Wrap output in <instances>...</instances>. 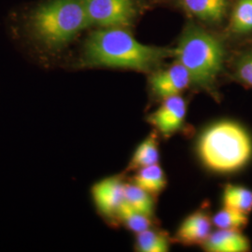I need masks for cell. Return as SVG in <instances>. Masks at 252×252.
<instances>
[{
  "mask_svg": "<svg viewBox=\"0 0 252 252\" xmlns=\"http://www.w3.org/2000/svg\"><path fill=\"white\" fill-rule=\"evenodd\" d=\"M118 221L124 223L128 230L135 234L152 229L153 225L152 217L135 210L126 201L120 209Z\"/></svg>",
  "mask_w": 252,
  "mask_h": 252,
  "instance_id": "cell-19",
  "label": "cell"
},
{
  "mask_svg": "<svg viewBox=\"0 0 252 252\" xmlns=\"http://www.w3.org/2000/svg\"><path fill=\"white\" fill-rule=\"evenodd\" d=\"M249 215L238 210L224 207L212 218L213 225L218 229H230L242 231L249 224Z\"/></svg>",
  "mask_w": 252,
  "mask_h": 252,
  "instance_id": "cell-20",
  "label": "cell"
},
{
  "mask_svg": "<svg viewBox=\"0 0 252 252\" xmlns=\"http://www.w3.org/2000/svg\"><path fill=\"white\" fill-rule=\"evenodd\" d=\"M187 114V103L180 94L162 99L159 108L153 112L148 122L163 136H171L184 125Z\"/></svg>",
  "mask_w": 252,
  "mask_h": 252,
  "instance_id": "cell-7",
  "label": "cell"
},
{
  "mask_svg": "<svg viewBox=\"0 0 252 252\" xmlns=\"http://www.w3.org/2000/svg\"><path fill=\"white\" fill-rule=\"evenodd\" d=\"M230 75L234 81L252 89V42L236 50L229 61Z\"/></svg>",
  "mask_w": 252,
  "mask_h": 252,
  "instance_id": "cell-12",
  "label": "cell"
},
{
  "mask_svg": "<svg viewBox=\"0 0 252 252\" xmlns=\"http://www.w3.org/2000/svg\"><path fill=\"white\" fill-rule=\"evenodd\" d=\"M175 57L189 71L191 84L214 93L226 60L225 46L220 38L189 24L175 48Z\"/></svg>",
  "mask_w": 252,
  "mask_h": 252,
  "instance_id": "cell-2",
  "label": "cell"
},
{
  "mask_svg": "<svg viewBox=\"0 0 252 252\" xmlns=\"http://www.w3.org/2000/svg\"><path fill=\"white\" fill-rule=\"evenodd\" d=\"M125 182L120 176L96 182L92 188V197L100 215L117 222L119 212L125 203Z\"/></svg>",
  "mask_w": 252,
  "mask_h": 252,
  "instance_id": "cell-6",
  "label": "cell"
},
{
  "mask_svg": "<svg viewBox=\"0 0 252 252\" xmlns=\"http://www.w3.org/2000/svg\"><path fill=\"white\" fill-rule=\"evenodd\" d=\"M212 225V219L207 212L197 210L181 222L175 235L176 241L184 246L203 245L211 234Z\"/></svg>",
  "mask_w": 252,
  "mask_h": 252,
  "instance_id": "cell-9",
  "label": "cell"
},
{
  "mask_svg": "<svg viewBox=\"0 0 252 252\" xmlns=\"http://www.w3.org/2000/svg\"><path fill=\"white\" fill-rule=\"evenodd\" d=\"M125 201L135 210L148 216H153L154 211L153 196L135 183L125 184Z\"/></svg>",
  "mask_w": 252,
  "mask_h": 252,
  "instance_id": "cell-18",
  "label": "cell"
},
{
  "mask_svg": "<svg viewBox=\"0 0 252 252\" xmlns=\"http://www.w3.org/2000/svg\"><path fill=\"white\" fill-rule=\"evenodd\" d=\"M158 144V135L153 132L136 148L128 165V169L137 170L142 167L159 163L160 153Z\"/></svg>",
  "mask_w": 252,
  "mask_h": 252,
  "instance_id": "cell-15",
  "label": "cell"
},
{
  "mask_svg": "<svg viewBox=\"0 0 252 252\" xmlns=\"http://www.w3.org/2000/svg\"><path fill=\"white\" fill-rule=\"evenodd\" d=\"M223 207L250 215L252 211V189L241 185L227 184L222 193Z\"/></svg>",
  "mask_w": 252,
  "mask_h": 252,
  "instance_id": "cell-16",
  "label": "cell"
},
{
  "mask_svg": "<svg viewBox=\"0 0 252 252\" xmlns=\"http://www.w3.org/2000/svg\"><path fill=\"white\" fill-rule=\"evenodd\" d=\"M167 235L152 229L136 234L135 249L141 252H166L169 251Z\"/></svg>",
  "mask_w": 252,
  "mask_h": 252,
  "instance_id": "cell-17",
  "label": "cell"
},
{
  "mask_svg": "<svg viewBox=\"0 0 252 252\" xmlns=\"http://www.w3.org/2000/svg\"><path fill=\"white\" fill-rule=\"evenodd\" d=\"M183 8L194 17L211 25L223 22L229 11V0H181Z\"/></svg>",
  "mask_w": 252,
  "mask_h": 252,
  "instance_id": "cell-11",
  "label": "cell"
},
{
  "mask_svg": "<svg viewBox=\"0 0 252 252\" xmlns=\"http://www.w3.org/2000/svg\"><path fill=\"white\" fill-rule=\"evenodd\" d=\"M91 26L101 28L128 27L137 9L134 0H82Z\"/></svg>",
  "mask_w": 252,
  "mask_h": 252,
  "instance_id": "cell-5",
  "label": "cell"
},
{
  "mask_svg": "<svg viewBox=\"0 0 252 252\" xmlns=\"http://www.w3.org/2000/svg\"><path fill=\"white\" fill-rule=\"evenodd\" d=\"M174 56L175 48L143 44L126 27L101 28L86 39L81 63L87 67H108L149 72Z\"/></svg>",
  "mask_w": 252,
  "mask_h": 252,
  "instance_id": "cell-1",
  "label": "cell"
},
{
  "mask_svg": "<svg viewBox=\"0 0 252 252\" xmlns=\"http://www.w3.org/2000/svg\"><path fill=\"white\" fill-rule=\"evenodd\" d=\"M133 183L155 197L166 187V177L161 165L155 163L137 169L133 179Z\"/></svg>",
  "mask_w": 252,
  "mask_h": 252,
  "instance_id": "cell-14",
  "label": "cell"
},
{
  "mask_svg": "<svg viewBox=\"0 0 252 252\" xmlns=\"http://www.w3.org/2000/svg\"><path fill=\"white\" fill-rule=\"evenodd\" d=\"M190 84L189 71L178 61L165 69L153 73L150 78L153 94L161 99L180 94Z\"/></svg>",
  "mask_w": 252,
  "mask_h": 252,
  "instance_id": "cell-8",
  "label": "cell"
},
{
  "mask_svg": "<svg viewBox=\"0 0 252 252\" xmlns=\"http://www.w3.org/2000/svg\"><path fill=\"white\" fill-rule=\"evenodd\" d=\"M30 33L49 50H60L90 27L82 0H49L28 19Z\"/></svg>",
  "mask_w": 252,
  "mask_h": 252,
  "instance_id": "cell-4",
  "label": "cell"
},
{
  "mask_svg": "<svg viewBox=\"0 0 252 252\" xmlns=\"http://www.w3.org/2000/svg\"><path fill=\"white\" fill-rule=\"evenodd\" d=\"M202 246L208 252H248L252 248L250 239L241 231L230 229L211 233Z\"/></svg>",
  "mask_w": 252,
  "mask_h": 252,
  "instance_id": "cell-10",
  "label": "cell"
},
{
  "mask_svg": "<svg viewBox=\"0 0 252 252\" xmlns=\"http://www.w3.org/2000/svg\"><path fill=\"white\" fill-rule=\"evenodd\" d=\"M228 33L235 37L252 35V0H237L232 10Z\"/></svg>",
  "mask_w": 252,
  "mask_h": 252,
  "instance_id": "cell-13",
  "label": "cell"
},
{
  "mask_svg": "<svg viewBox=\"0 0 252 252\" xmlns=\"http://www.w3.org/2000/svg\"><path fill=\"white\" fill-rule=\"evenodd\" d=\"M199 157L211 171L230 174L251 161L252 139L243 126L232 121L213 124L200 135Z\"/></svg>",
  "mask_w": 252,
  "mask_h": 252,
  "instance_id": "cell-3",
  "label": "cell"
}]
</instances>
